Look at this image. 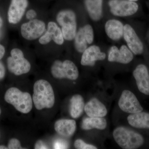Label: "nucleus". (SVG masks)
<instances>
[{"instance_id":"nucleus-1","label":"nucleus","mask_w":149,"mask_h":149,"mask_svg":"<svg viewBox=\"0 0 149 149\" xmlns=\"http://www.w3.org/2000/svg\"><path fill=\"white\" fill-rule=\"evenodd\" d=\"M33 102L37 110L51 108L54 104V93L52 85L47 80H40L35 82L33 87Z\"/></svg>"},{"instance_id":"nucleus-2","label":"nucleus","mask_w":149,"mask_h":149,"mask_svg":"<svg viewBox=\"0 0 149 149\" xmlns=\"http://www.w3.org/2000/svg\"><path fill=\"white\" fill-rule=\"evenodd\" d=\"M113 136L116 142L123 149H137L144 143L143 137L141 134L125 127L116 128Z\"/></svg>"},{"instance_id":"nucleus-3","label":"nucleus","mask_w":149,"mask_h":149,"mask_svg":"<svg viewBox=\"0 0 149 149\" xmlns=\"http://www.w3.org/2000/svg\"><path fill=\"white\" fill-rule=\"evenodd\" d=\"M7 102L13 105L22 113H28L32 108V100L29 93L22 92L16 88H11L6 92L4 97Z\"/></svg>"},{"instance_id":"nucleus-4","label":"nucleus","mask_w":149,"mask_h":149,"mask_svg":"<svg viewBox=\"0 0 149 149\" xmlns=\"http://www.w3.org/2000/svg\"><path fill=\"white\" fill-rule=\"evenodd\" d=\"M56 20L61 27L64 40H74L77 32L76 17L74 12L68 9L61 10L56 16Z\"/></svg>"},{"instance_id":"nucleus-5","label":"nucleus","mask_w":149,"mask_h":149,"mask_svg":"<svg viewBox=\"0 0 149 149\" xmlns=\"http://www.w3.org/2000/svg\"><path fill=\"white\" fill-rule=\"evenodd\" d=\"M10 55L7 60L8 68L10 72L16 75H20L30 71L31 64L25 58L21 49L14 48L11 51Z\"/></svg>"},{"instance_id":"nucleus-6","label":"nucleus","mask_w":149,"mask_h":149,"mask_svg":"<svg viewBox=\"0 0 149 149\" xmlns=\"http://www.w3.org/2000/svg\"><path fill=\"white\" fill-rule=\"evenodd\" d=\"M51 71L52 76L56 79L74 80L79 76L77 67L73 62L68 60L63 62L56 61L51 67Z\"/></svg>"},{"instance_id":"nucleus-7","label":"nucleus","mask_w":149,"mask_h":149,"mask_svg":"<svg viewBox=\"0 0 149 149\" xmlns=\"http://www.w3.org/2000/svg\"><path fill=\"white\" fill-rule=\"evenodd\" d=\"M46 30L45 23L42 20L35 19L29 20L22 24L20 32L25 40L32 41L39 39Z\"/></svg>"},{"instance_id":"nucleus-8","label":"nucleus","mask_w":149,"mask_h":149,"mask_svg":"<svg viewBox=\"0 0 149 149\" xmlns=\"http://www.w3.org/2000/svg\"><path fill=\"white\" fill-rule=\"evenodd\" d=\"M109 5L111 13L117 16L133 15L139 9V6L136 3L129 0H110Z\"/></svg>"},{"instance_id":"nucleus-9","label":"nucleus","mask_w":149,"mask_h":149,"mask_svg":"<svg viewBox=\"0 0 149 149\" xmlns=\"http://www.w3.org/2000/svg\"><path fill=\"white\" fill-rule=\"evenodd\" d=\"M118 106L122 111L129 113H134L143 111L138 99L131 91H123L118 102Z\"/></svg>"},{"instance_id":"nucleus-10","label":"nucleus","mask_w":149,"mask_h":149,"mask_svg":"<svg viewBox=\"0 0 149 149\" xmlns=\"http://www.w3.org/2000/svg\"><path fill=\"white\" fill-rule=\"evenodd\" d=\"M52 41L58 45H61L64 42L61 29L53 21L48 23L47 30L39 39V43L42 45H47Z\"/></svg>"},{"instance_id":"nucleus-11","label":"nucleus","mask_w":149,"mask_h":149,"mask_svg":"<svg viewBox=\"0 0 149 149\" xmlns=\"http://www.w3.org/2000/svg\"><path fill=\"white\" fill-rule=\"evenodd\" d=\"M94 40L93 27L86 24L81 27L76 33L74 38L75 49L80 53H83L88 48V45L92 44Z\"/></svg>"},{"instance_id":"nucleus-12","label":"nucleus","mask_w":149,"mask_h":149,"mask_svg":"<svg viewBox=\"0 0 149 149\" xmlns=\"http://www.w3.org/2000/svg\"><path fill=\"white\" fill-rule=\"evenodd\" d=\"M28 5V0H11L8 12L9 22L12 24L19 22L24 15Z\"/></svg>"},{"instance_id":"nucleus-13","label":"nucleus","mask_w":149,"mask_h":149,"mask_svg":"<svg viewBox=\"0 0 149 149\" xmlns=\"http://www.w3.org/2000/svg\"><path fill=\"white\" fill-rule=\"evenodd\" d=\"M123 37L130 50L136 55L141 54L143 52V45L134 29L128 24L124 26Z\"/></svg>"},{"instance_id":"nucleus-14","label":"nucleus","mask_w":149,"mask_h":149,"mask_svg":"<svg viewBox=\"0 0 149 149\" xmlns=\"http://www.w3.org/2000/svg\"><path fill=\"white\" fill-rule=\"evenodd\" d=\"M133 56L131 51L127 46L122 45L120 49L117 47L113 46L110 49L108 54V61L123 64L129 63L133 59Z\"/></svg>"},{"instance_id":"nucleus-15","label":"nucleus","mask_w":149,"mask_h":149,"mask_svg":"<svg viewBox=\"0 0 149 149\" xmlns=\"http://www.w3.org/2000/svg\"><path fill=\"white\" fill-rule=\"evenodd\" d=\"M139 91L146 95H149V74L148 68L143 64L136 67L133 72Z\"/></svg>"},{"instance_id":"nucleus-16","label":"nucleus","mask_w":149,"mask_h":149,"mask_svg":"<svg viewBox=\"0 0 149 149\" xmlns=\"http://www.w3.org/2000/svg\"><path fill=\"white\" fill-rule=\"evenodd\" d=\"M83 53L81 64L84 66H93L96 61L104 60L106 58L105 54L102 52L100 47L96 45L87 48Z\"/></svg>"},{"instance_id":"nucleus-17","label":"nucleus","mask_w":149,"mask_h":149,"mask_svg":"<svg viewBox=\"0 0 149 149\" xmlns=\"http://www.w3.org/2000/svg\"><path fill=\"white\" fill-rule=\"evenodd\" d=\"M84 111L89 117H104L107 113L104 105L96 98L91 99L85 105Z\"/></svg>"},{"instance_id":"nucleus-18","label":"nucleus","mask_w":149,"mask_h":149,"mask_svg":"<svg viewBox=\"0 0 149 149\" xmlns=\"http://www.w3.org/2000/svg\"><path fill=\"white\" fill-rule=\"evenodd\" d=\"M54 128L59 135L70 137L73 135L76 130V122L72 119H61L55 123Z\"/></svg>"},{"instance_id":"nucleus-19","label":"nucleus","mask_w":149,"mask_h":149,"mask_svg":"<svg viewBox=\"0 0 149 149\" xmlns=\"http://www.w3.org/2000/svg\"><path fill=\"white\" fill-rule=\"evenodd\" d=\"M107 35L112 40H120L123 35L124 26L120 21L116 19L108 20L105 25Z\"/></svg>"},{"instance_id":"nucleus-20","label":"nucleus","mask_w":149,"mask_h":149,"mask_svg":"<svg viewBox=\"0 0 149 149\" xmlns=\"http://www.w3.org/2000/svg\"><path fill=\"white\" fill-rule=\"evenodd\" d=\"M128 123L132 127L149 129V113L140 112L132 113L127 118Z\"/></svg>"},{"instance_id":"nucleus-21","label":"nucleus","mask_w":149,"mask_h":149,"mask_svg":"<svg viewBox=\"0 0 149 149\" xmlns=\"http://www.w3.org/2000/svg\"><path fill=\"white\" fill-rule=\"evenodd\" d=\"M103 0H85L86 8L91 18L97 21L102 15Z\"/></svg>"},{"instance_id":"nucleus-22","label":"nucleus","mask_w":149,"mask_h":149,"mask_svg":"<svg viewBox=\"0 0 149 149\" xmlns=\"http://www.w3.org/2000/svg\"><path fill=\"white\" fill-rule=\"evenodd\" d=\"M85 102L82 96L75 95L70 99V112L73 118H77L81 116L85 108Z\"/></svg>"},{"instance_id":"nucleus-23","label":"nucleus","mask_w":149,"mask_h":149,"mask_svg":"<svg viewBox=\"0 0 149 149\" xmlns=\"http://www.w3.org/2000/svg\"><path fill=\"white\" fill-rule=\"evenodd\" d=\"M107 120L103 117H89L84 118L82 123L83 130H90L95 129L103 130L106 128Z\"/></svg>"},{"instance_id":"nucleus-24","label":"nucleus","mask_w":149,"mask_h":149,"mask_svg":"<svg viewBox=\"0 0 149 149\" xmlns=\"http://www.w3.org/2000/svg\"><path fill=\"white\" fill-rule=\"evenodd\" d=\"M75 148L78 149H96L97 147L91 144H87L81 139H77L74 143Z\"/></svg>"},{"instance_id":"nucleus-25","label":"nucleus","mask_w":149,"mask_h":149,"mask_svg":"<svg viewBox=\"0 0 149 149\" xmlns=\"http://www.w3.org/2000/svg\"><path fill=\"white\" fill-rule=\"evenodd\" d=\"M8 149H24L21 147L20 142L17 139H13L9 141Z\"/></svg>"},{"instance_id":"nucleus-26","label":"nucleus","mask_w":149,"mask_h":149,"mask_svg":"<svg viewBox=\"0 0 149 149\" xmlns=\"http://www.w3.org/2000/svg\"><path fill=\"white\" fill-rule=\"evenodd\" d=\"M68 145L65 141L63 140H58L56 141L54 145V148L55 149H65L67 148Z\"/></svg>"},{"instance_id":"nucleus-27","label":"nucleus","mask_w":149,"mask_h":149,"mask_svg":"<svg viewBox=\"0 0 149 149\" xmlns=\"http://www.w3.org/2000/svg\"><path fill=\"white\" fill-rule=\"evenodd\" d=\"M26 18L28 20L35 19L37 16V13L36 11L34 9H30L27 11L25 14Z\"/></svg>"},{"instance_id":"nucleus-28","label":"nucleus","mask_w":149,"mask_h":149,"mask_svg":"<svg viewBox=\"0 0 149 149\" xmlns=\"http://www.w3.org/2000/svg\"><path fill=\"white\" fill-rule=\"evenodd\" d=\"M35 149H48L47 146L46 145V144L44 143L42 141H37L35 144Z\"/></svg>"},{"instance_id":"nucleus-29","label":"nucleus","mask_w":149,"mask_h":149,"mask_svg":"<svg viewBox=\"0 0 149 149\" xmlns=\"http://www.w3.org/2000/svg\"><path fill=\"white\" fill-rule=\"evenodd\" d=\"M5 74V68L3 63L0 62V80H2L4 78Z\"/></svg>"},{"instance_id":"nucleus-30","label":"nucleus","mask_w":149,"mask_h":149,"mask_svg":"<svg viewBox=\"0 0 149 149\" xmlns=\"http://www.w3.org/2000/svg\"><path fill=\"white\" fill-rule=\"evenodd\" d=\"M5 53V49L4 47L2 45H0V60L1 59Z\"/></svg>"},{"instance_id":"nucleus-31","label":"nucleus","mask_w":149,"mask_h":149,"mask_svg":"<svg viewBox=\"0 0 149 149\" xmlns=\"http://www.w3.org/2000/svg\"><path fill=\"white\" fill-rule=\"evenodd\" d=\"M3 20L2 19L1 17V16H0V28H1V27L3 25Z\"/></svg>"},{"instance_id":"nucleus-32","label":"nucleus","mask_w":149,"mask_h":149,"mask_svg":"<svg viewBox=\"0 0 149 149\" xmlns=\"http://www.w3.org/2000/svg\"><path fill=\"white\" fill-rule=\"evenodd\" d=\"M8 149V148L3 146H0V149Z\"/></svg>"},{"instance_id":"nucleus-33","label":"nucleus","mask_w":149,"mask_h":149,"mask_svg":"<svg viewBox=\"0 0 149 149\" xmlns=\"http://www.w3.org/2000/svg\"><path fill=\"white\" fill-rule=\"evenodd\" d=\"M129 1H131L135 2L137 1H138V0H129Z\"/></svg>"},{"instance_id":"nucleus-34","label":"nucleus","mask_w":149,"mask_h":149,"mask_svg":"<svg viewBox=\"0 0 149 149\" xmlns=\"http://www.w3.org/2000/svg\"><path fill=\"white\" fill-rule=\"evenodd\" d=\"M1 108H0V116H1Z\"/></svg>"},{"instance_id":"nucleus-35","label":"nucleus","mask_w":149,"mask_h":149,"mask_svg":"<svg viewBox=\"0 0 149 149\" xmlns=\"http://www.w3.org/2000/svg\"><path fill=\"white\" fill-rule=\"evenodd\" d=\"M0 35H1V34H0Z\"/></svg>"}]
</instances>
